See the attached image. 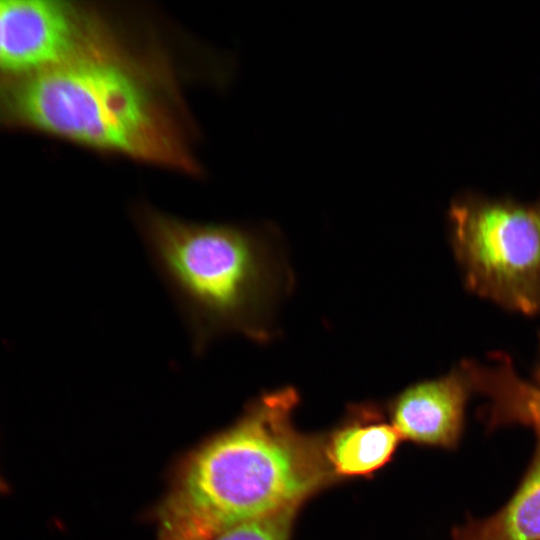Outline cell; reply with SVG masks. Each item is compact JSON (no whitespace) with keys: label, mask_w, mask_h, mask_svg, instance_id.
I'll list each match as a JSON object with an SVG mask.
<instances>
[{"label":"cell","mask_w":540,"mask_h":540,"mask_svg":"<svg viewBox=\"0 0 540 540\" xmlns=\"http://www.w3.org/2000/svg\"><path fill=\"white\" fill-rule=\"evenodd\" d=\"M136 218L197 353L229 333L260 342L269 338L282 272L262 233L231 224L189 222L148 207L139 209Z\"/></svg>","instance_id":"3957f363"},{"label":"cell","mask_w":540,"mask_h":540,"mask_svg":"<svg viewBox=\"0 0 540 540\" xmlns=\"http://www.w3.org/2000/svg\"><path fill=\"white\" fill-rule=\"evenodd\" d=\"M492 364L464 360L473 391L485 396L480 418L488 431L510 425L534 430L540 442V382L521 378L504 353L491 355Z\"/></svg>","instance_id":"52a82bcc"},{"label":"cell","mask_w":540,"mask_h":540,"mask_svg":"<svg viewBox=\"0 0 540 540\" xmlns=\"http://www.w3.org/2000/svg\"><path fill=\"white\" fill-rule=\"evenodd\" d=\"M297 511L290 509L241 523L211 540H290Z\"/></svg>","instance_id":"9c48e42d"},{"label":"cell","mask_w":540,"mask_h":540,"mask_svg":"<svg viewBox=\"0 0 540 540\" xmlns=\"http://www.w3.org/2000/svg\"><path fill=\"white\" fill-rule=\"evenodd\" d=\"M295 404L277 393L187 456L157 513L156 540H211L251 520L299 509L327 486L317 436L293 424Z\"/></svg>","instance_id":"6da1fadb"},{"label":"cell","mask_w":540,"mask_h":540,"mask_svg":"<svg viewBox=\"0 0 540 540\" xmlns=\"http://www.w3.org/2000/svg\"><path fill=\"white\" fill-rule=\"evenodd\" d=\"M15 104L36 127L83 146L188 173L199 170L157 79L123 48L30 74Z\"/></svg>","instance_id":"7a4b0ae2"},{"label":"cell","mask_w":540,"mask_h":540,"mask_svg":"<svg viewBox=\"0 0 540 540\" xmlns=\"http://www.w3.org/2000/svg\"><path fill=\"white\" fill-rule=\"evenodd\" d=\"M452 540H540V442L512 497L492 515L452 530Z\"/></svg>","instance_id":"ba28073f"},{"label":"cell","mask_w":540,"mask_h":540,"mask_svg":"<svg viewBox=\"0 0 540 540\" xmlns=\"http://www.w3.org/2000/svg\"><path fill=\"white\" fill-rule=\"evenodd\" d=\"M0 20H1V0H0Z\"/></svg>","instance_id":"7c38bea8"},{"label":"cell","mask_w":540,"mask_h":540,"mask_svg":"<svg viewBox=\"0 0 540 540\" xmlns=\"http://www.w3.org/2000/svg\"><path fill=\"white\" fill-rule=\"evenodd\" d=\"M9 492H10V486L0 473V494L5 495V494H8Z\"/></svg>","instance_id":"30bf717a"},{"label":"cell","mask_w":540,"mask_h":540,"mask_svg":"<svg viewBox=\"0 0 540 540\" xmlns=\"http://www.w3.org/2000/svg\"><path fill=\"white\" fill-rule=\"evenodd\" d=\"M448 222L469 291L511 311L540 313V198L465 192L451 201Z\"/></svg>","instance_id":"277c9868"},{"label":"cell","mask_w":540,"mask_h":540,"mask_svg":"<svg viewBox=\"0 0 540 540\" xmlns=\"http://www.w3.org/2000/svg\"><path fill=\"white\" fill-rule=\"evenodd\" d=\"M534 380L540 382V342H539V360H538V364H537L536 369H535Z\"/></svg>","instance_id":"8fae6325"},{"label":"cell","mask_w":540,"mask_h":540,"mask_svg":"<svg viewBox=\"0 0 540 540\" xmlns=\"http://www.w3.org/2000/svg\"><path fill=\"white\" fill-rule=\"evenodd\" d=\"M473 387L462 362L448 374L416 383L389 405V417L402 439L444 449L458 446L466 403Z\"/></svg>","instance_id":"5b68a950"},{"label":"cell","mask_w":540,"mask_h":540,"mask_svg":"<svg viewBox=\"0 0 540 540\" xmlns=\"http://www.w3.org/2000/svg\"><path fill=\"white\" fill-rule=\"evenodd\" d=\"M401 439L378 408L364 404L324 438V452L337 478L368 476L390 461Z\"/></svg>","instance_id":"8992f818"}]
</instances>
